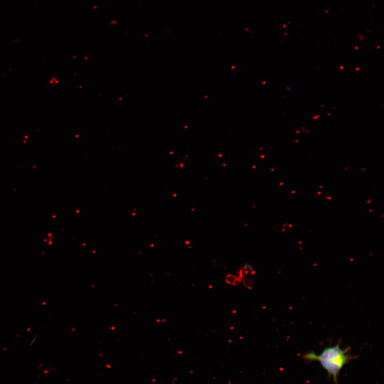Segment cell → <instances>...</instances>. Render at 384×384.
Listing matches in <instances>:
<instances>
[{
	"label": "cell",
	"mask_w": 384,
	"mask_h": 384,
	"mask_svg": "<svg viewBox=\"0 0 384 384\" xmlns=\"http://www.w3.org/2000/svg\"><path fill=\"white\" fill-rule=\"evenodd\" d=\"M175 384V383L173 382V383L172 384Z\"/></svg>",
	"instance_id": "obj_2"
},
{
	"label": "cell",
	"mask_w": 384,
	"mask_h": 384,
	"mask_svg": "<svg viewBox=\"0 0 384 384\" xmlns=\"http://www.w3.org/2000/svg\"><path fill=\"white\" fill-rule=\"evenodd\" d=\"M353 358L350 354L349 348L342 349L339 344L326 348L320 354L310 352L304 356L307 361L320 362L329 376L333 378L335 384H338L341 370Z\"/></svg>",
	"instance_id": "obj_1"
}]
</instances>
